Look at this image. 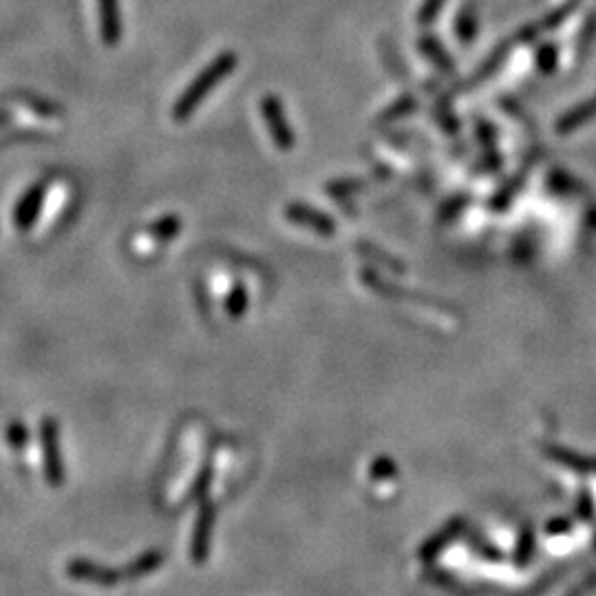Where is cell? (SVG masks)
Masks as SVG:
<instances>
[{"instance_id": "obj_1", "label": "cell", "mask_w": 596, "mask_h": 596, "mask_svg": "<svg viewBox=\"0 0 596 596\" xmlns=\"http://www.w3.org/2000/svg\"><path fill=\"white\" fill-rule=\"evenodd\" d=\"M234 67H237V53H232V52L219 53V56L214 58L213 62H210L208 67H205L203 71L193 80V84H190L186 91H184L182 98L177 99L173 118L177 119V122L188 119L190 115L194 113V109H197L199 104L208 98L210 91H213V89L217 87L222 80H225L230 73H232Z\"/></svg>"}, {"instance_id": "obj_2", "label": "cell", "mask_w": 596, "mask_h": 596, "mask_svg": "<svg viewBox=\"0 0 596 596\" xmlns=\"http://www.w3.org/2000/svg\"><path fill=\"white\" fill-rule=\"evenodd\" d=\"M261 111L274 144H277L280 150H292L294 144H297V137H294L292 127H289L288 118H285L280 99L274 98V95H265L261 99Z\"/></svg>"}, {"instance_id": "obj_3", "label": "cell", "mask_w": 596, "mask_h": 596, "mask_svg": "<svg viewBox=\"0 0 596 596\" xmlns=\"http://www.w3.org/2000/svg\"><path fill=\"white\" fill-rule=\"evenodd\" d=\"M43 453H44V473L52 486H62L64 482V468L62 459H60L58 450V430L52 420L43 422Z\"/></svg>"}, {"instance_id": "obj_4", "label": "cell", "mask_w": 596, "mask_h": 596, "mask_svg": "<svg viewBox=\"0 0 596 596\" xmlns=\"http://www.w3.org/2000/svg\"><path fill=\"white\" fill-rule=\"evenodd\" d=\"M285 214H288L289 222L305 225V228H312L314 232L323 234V237H332L336 232V223L327 217V214L320 213L317 208H309V205L305 203L288 205V208H285Z\"/></svg>"}, {"instance_id": "obj_5", "label": "cell", "mask_w": 596, "mask_h": 596, "mask_svg": "<svg viewBox=\"0 0 596 596\" xmlns=\"http://www.w3.org/2000/svg\"><path fill=\"white\" fill-rule=\"evenodd\" d=\"M99 3V27L102 38L109 47H115L122 36V14H119V0H98Z\"/></svg>"}, {"instance_id": "obj_6", "label": "cell", "mask_w": 596, "mask_h": 596, "mask_svg": "<svg viewBox=\"0 0 596 596\" xmlns=\"http://www.w3.org/2000/svg\"><path fill=\"white\" fill-rule=\"evenodd\" d=\"M420 52L427 56L440 71L444 73H453L455 71V62L450 58V53L444 49V44L440 43L435 36H422L420 38Z\"/></svg>"}, {"instance_id": "obj_7", "label": "cell", "mask_w": 596, "mask_h": 596, "mask_svg": "<svg viewBox=\"0 0 596 596\" xmlns=\"http://www.w3.org/2000/svg\"><path fill=\"white\" fill-rule=\"evenodd\" d=\"M478 27H479V18H478V7L475 3H466L458 16V24H455V32H458V38L462 44H470L478 36Z\"/></svg>"}, {"instance_id": "obj_8", "label": "cell", "mask_w": 596, "mask_h": 596, "mask_svg": "<svg viewBox=\"0 0 596 596\" xmlns=\"http://www.w3.org/2000/svg\"><path fill=\"white\" fill-rule=\"evenodd\" d=\"M40 199H43V190L40 188H33L32 193L27 194V197L23 199V203L18 205L16 210V222L20 228H24V225H29L33 222V217H36V210L40 205Z\"/></svg>"}, {"instance_id": "obj_9", "label": "cell", "mask_w": 596, "mask_h": 596, "mask_svg": "<svg viewBox=\"0 0 596 596\" xmlns=\"http://www.w3.org/2000/svg\"><path fill=\"white\" fill-rule=\"evenodd\" d=\"M415 109H418V99H415L413 95H404V98H400L398 102H393L392 107L383 113V118H378V122L392 124V122H395V119H402L404 115L413 113Z\"/></svg>"}, {"instance_id": "obj_10", "label": "cell", "mask_w": 596, "mask_h": 596, "mask_svg": "<svg viewBox=\"0 0 596 596\" xmlns=\"http://www.w3.org/2000/svg\"><path fill=\"white\" fill-rule=\"evenodd\" d=\"M179 228H182V223H179L177 217H164L162 222H157L153 225V237L162 239V241H168V239H173L175 234L179 232Z\"/></svg>"}, {"instance_id": "obj_11", "label": "cell", "mask_w": 596, "mask_h": 596, "mask_svg": "<svg viewBox=\"0 0 596 596\" xmlns=\"http://www.w3.org/2000/svg\"><path fill=\"white\" fill-rule=\"evenodd\" d=\"M444 0H424L422 7H420V14H418V23L420 24H430L435 20V16L440 14V9H442Z\"/></svg>"}, {"instance_id": "obj_12", "label": "cell", "mask_w": 596, "mask_h": 596, "mask_svg": "<svg viewBox=\"0 0 596 596\" xmlns=\"http://www.w3.org/2000/svg\"><path fill=\"white\" fill-rule=\"evenodd\" d=\"M245 303H248V298H245V289L239 285V288L234 289L228 298L230 317H241V314L245 312Z\"/></svg>"}, {"instance_id": "obj_13", "label": "cell", "mask_w": 596, "mask_h": 596, "mask_svg": "<svg viewBox=\"0 0 596 596\" xmlns=\"http://www.w3.org/2000/svg\"><path fill=\"white\" fill-rule=\"evenodd\" d=\"M364 188V184L363 182H358V179H354L352 184H345V182H336L332 184V186L329 188H325L327 190L329 194H334V197H349V194L352 193H358V190H363Z\"/></svg>"}, {"instance_id": "obj_14", "label": "cell", "mask_w": 596, "mask_h": 596, "mask_svg": "<svg viewBox=\"0 0 596 596\" xmlns=\"http://www.w3.org/2000/svg\"><path fill=\"white\" fill-rule=\"evenodd\" d=\"M14 429L16 430H12V440H14V444L20 449V444H23V440H24V430H20V427H14Z\"/></svg>"}]
</instances>
